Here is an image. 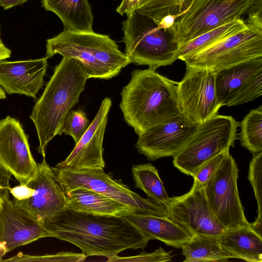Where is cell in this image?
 <instances>
[{"label": "cell", "mask_w": 262, "mask_h": 262, "mask_svg": "<svg viewBox=\"0 0 262 262\" xmlns=\"http://www.w3.org/2000/svg\"><path fill=\"white\" fill-rule=\"evenodd\" d=\"M177 18L176 15H168L164 17L159 23L158 27L165 30L169 28Z\"/></svg>", "instance_id": "74e56055"}, {"label": "cell", "mask_w": 262, "mask_h": 262, "mask_svg": "<svg viewBox=\"0 0 262 262\" xmlns=\"http://www.w3.org/2000/svg\"><path fill=\"white\" fill-rule=\"evenodd\" d=\"M11 173L0 161V204L6 195H9Z\"/></svg>", "instance_id": "e575fe53"}, {"label": "cell", "mask_w": 262, "mask_h": 262, "mask_svg": "<svg viewBox=\"0 0 262 262\" xmlns=\"http://www.w3.org/2000/svg\"><path fill=\"white\" fill-rule=\"evenodd\" d=\"M238 171L235 161L229 151L216 171L204 185L210 208L226 229L252 227L245 215L238 194Z\"/></svg>", "instance_id": "9c48e42d"}, {"label": "cell", "mask_w": 262, "mask_h": 262, "mask_svg": "<svg viewBox=\"0 0 262 262\" xmlns=\"http://www.w3.org/2000/svg\"><path fill=\"white\" fill-rule=\"evenodd\" d=\"M132 173L136 187L157 203L165 205L169 197L154 166L150 163L134 165Z\"/></svg>", "instance_id": "484cf974"}, {"label": "cell", "mask_w": 262, "mask_h": 262, "mask_svg": "<svg viewBox=\"0 0 262 262\" xmlns=\"http://www.w3.org/2000/svg\"><path fill=\"white\" fill-rule=\"evenodd\" d=\"M165 206L168 217L192 235L219 236L226 230L210 208L204 185L195 179L188 192L169 198Z\"/></svg>", "instance_id": "7c38bea8"}, {"label": "cell", "mask_w": 262, "mask_h": 262, "mask_svg": "<svg viewBox=\"0 0 262 262\" xmlns=\"http://www.w3.org/2000/svg\"><path fill=\"white\" fill-rule=\"evenodd\" d=\"M87 257L82 253L72 252H61L54 254L41 256H31L18 253L15 256L7 259H1L0 261H76L85 260Z\"/></svg>", "instance_id": "4dcf8cb0"}, {"label": "cell", "mask_w": 262, "mask_h": 262, "mask_svg": "<svg viewBox=\"0 0 262 262\" xmlns=\"http://www.w3.org/2000/svg\"><path fill=\"white\" fill-rule=\"evenodd\" d=\"M0 161L20 184H26L37 167L21 124L10 116L0 120Z\"/></svg>", "instance_id": "2e32d148"}, {"label": "cell", "mask_w": 262, "mask_h": 262, "mask_svg": "<svg viewBox=\"0 0 262 262\" xmlns=\"http://www.w3.org/2000/svg\"><path fill=\"white\" fill-rule=\"evenodd\" d=\"M110 98L102 101L98 112L90 126L67 158L56 167L67 169L103 170L105 162L102 156V144L112 106Z\"/></svg>", "instance_id": "ac0fdd59"}, {"label": "cell", "mask_w": 262, "mask_h": 262, "mask_svg": "<svg viewBox=\"0 0 262 262\" xmlns=\"http://www.w3.org/2000/svg\"><path fill=\"white\" fill-rule=\"evenodd\" d=\"M156 69L134 70L121 92L119 106L124 120L138 136L182 113L178 82L159 74Z\"/></svg>", "instance_id": "7a4b0ae2"}, {"label": "cell", "mask_w": 262, "mask_h": 262, "mask_svg": "<svg viewBox=\"0 0 262 262\" xmlns=\"http://www.w3.org/2000/svg\"><path fill=\"white\" fill-rule=\"evenodd\" d=\"M216 96L222 106L238 105L262 94V56L215 72Z\"/></svg>", "instance_id": "4fadbf2b"}, {"label": "cell", "mask_w": 262, "mask_h": 262, "mask_svg": "<svg viewBox=\"0 0 262 262\" xmlns=\"http://www.w3.org/2000/svg\"><path fill=\"white\" fill-rule=\"evenodd\" d=\"M239 123L230 116L217 114L199 124L183 147L173 156V164L192 176L206 161L234 146Z\"/></svg>", "instance_id": "8992f818"}, {"label": "cell", "mask_w": 262, "mask_h": 262, "mask_svg": "<svg viewBox=\"0 0 262 262\" xmlns=\"http://www.w3.org/2000/svg\"><path fill=\"white\" fill-rule=\"evenodd\" d=\"M91 123L82 110H71L67 115L60 130L59 135L71 136L75 143L79 141Z\"/></svg>", "instance_id": "f546056e"}, {"label": "cell", "mask_w": 262, "mask_h": 262, "mask_svg": "<svg viewBox=\"0 0 262 262\" xmlns=\"http://www.w3.org/2000/svg\"><path fill=\"white\" fill-rule=\"evenodd\" d=\"M143 0H122L116 9V11L121 15L130 14L136 10Z\"/></svg>", "instance_id": "8d00e7d4"}, {"label": "cell", "mask_w": 262, "mask_h": 262, "mask_svg": "<svg viewBox=\"0 0 262 262\" xmlns=\"http://www.w3.org/2000/svg\"><path fill=\"white\" fill-rule=\"evenodd\" d=\"M177 94L182 114L194 124L217 114L222 106L216 96L215 72L207 68L186 66L184 77L178 83Z\"/></svg>", "instance_id": "8fae6325"}, {"label": "cell", "mask_w": 262, "mask_h": 262, "mask_svg": "<svg viewBox=\"0 0 262 262\" xmlns=\"http://www.w3.org/2000/svg\"><path fill=\"white\" fill-rule=\"evenodd\" d=\"M52 237L42 223L6 195L0 204V260L15 248L41 238Z\"/></svg>", "instance_id": "e0dca14e"}, {"label": "cell", "mask_w": 262, "mask_h": 262, "mask_svg": "<svg viewBox=\"0 0 262 262\" xmlns=\"http://www.w3.org/2000/svg\"><path fill=\"white\" fill-rule=\"evenodd\" d=\"M46 11L56 14L64 30L93 31V15L88 0H41Z\"/></svg>", "instance_id": "603a6c76"}, {"label": "cell", "mask_w": 262, "mask_h": 262, "mask_svg": "<svg viewBox=\"0 0 262 262\" xmlns=\"http://www.w3.org/2000/svg\"><path fill=\"white\" fill-rule=\"evenodd\" d=\"M57 179L68 191L79 188L93 190L133 209L136 213L168 217L165 205L143 198L121 181L100 169H67L51 167Z\"/></svg>", "instance_id": "52a82bcc"}, {"label": "cell", "mask_w": 262, "mask_h": 262, "mask_svg": "<svg viewBox=\"0 0 262 262\" xmlns=\"http://www.w3.org/2000/svg\"><path fill=\"white\" fill-rule=\"evenodd\" d=\"M240 126L241 145L253 154L262 152V105L252 110Z\"/></svg>", "instance_id": "4316f807"}, {"label": "cell", "mask_w": 262, "mask_h": 262, "mask_svg": "<svg viewBox=\"0 0 262 262\" xmlns=\"http://www.w3.org/2000/svg\"><path fill=\"white\" fill-rule=\"evenodd\" d=\"M184 0H143L136 9L139 13L151 18L157 25L166 15L180 14Z\"/></svg>", "instance_id": "83f0119b"}, {"label": "cell", "mask_w": 262, "mask_h": 262, "mask_svg": "<svg viewBox=\"0 0 262 262\" xmlns=\"http://www.w3.org/2000/svg\"><path fill=\"white\" fill-rule=\"evenodd\" d=\"M11 51L5 45H0V61L6 59L10 57Z\"/></svg>", "instance_id": "ab89813d"}, {"label": "cell", "mask_w": 262, "mask_h": 262, "mask_svg": "<svg viewBox=\"0 0 262 262\" xmlns=\"http://www.w3.org/2000/svg\"><path fill=\"white\" fill-rule=\"evenodd\" d=\"M192 0H184L180 10V14L183 13L190 6Z\"/></svg>", "instance_id": "60d3db41"}, {"label": "cell", "mask_w": 262, "mask_h": 262, "mask_svg": "<svg viewBox=\"0 0 262 262\" xmlns=\"http://www.w3.org/2000/svg\"><path fill=\"white\" fill-rule=\"evenodd\" d=\"M247 14V25L262 30V0H255Z\"/></svg>", "instance_id": "836d02e7"}, {"label": "cell", "mask_w": 262, "mask_h": 262, "mask_svg": "<svg viewBox=\"0 0 262 262\" xmlns=\"http://www.w3.org/2000/svg\"><path fill=\"white\" fill-rule=\"evenodd\" d=\"M88 77L81 62L63 57L30 115L37 134L38 151L45 158L49 143L59 132L63 122L78 102Z\"/></svg>", "instance_id": "3957f363"}, {"label": "cell", "mask_w": 262, "mask_h": 262, "mask_svg": "<svg viewBox=\"0 0 262 262\" xmlns=\"http://www.w3.org/2000/svg\"><path fill=\"white\" fill-rule=\"evenodd\" d=\"M221 246L231 258L262 261V235L252 227L227 229L219 236Z\"/></svg>", "instance_id": "7402d4cb"}, {"label": "cell", "mask_w": 262, "mask_h": 262, "mask_svg": "<svg viewBox=\"0 0 262 262\" xmlns=\"http://www.w3.org/2000/svg\"><path fill=\"white\" fill-rule=\"evenodd\" d=\"M181 248L184 262L227 261L231 258L222 249L219 236L192 235Z\"/></svg>", "instance_id": "cb8c5ba5"}, {"label": "cell", "mask_w": 262, "mask_h": 262, "mask_svg": "<svg viewBox=\"0 0 262 262\" xmlns=\"http://www.w3.org/2000/svg\"><path fill=\"white\" fill-rule=\"evenodd\" d=\"M0 45H4V43H3L2 38H1V32H0Z\"/></svg>", "instance_id": "7bdbcfd3"}, {"label": "cell", "mask_w": 262, "mask_h": 262, "mask_svg": "<svg viewBox=\"0 0 262 262\" xmlns=\"http://www.w3.org/2000/svg\"><path fill=\"white\" fill-rule=\"evenodd\" d=\"M171 252H166L162 248L155 250L151 253L143 252L139 255L129 257H119L117 255L107 258V261H141V262H160L171 260Z\"/></svg>", "instance_id": "1f68e13d"}, {"label": "cell", "mask_w": 262, "mask_h": 262, "mask_svg": "<svg viewBox=\"0 0 262 262\" xmlns=\"http://www.w3.org/2000/svg\"><path fill=\"white\" fill-rule=\"evenodd\" d=\"M229 149H227L204 162L192 176L203 185L217 169Z\"/></svg>", "instance_id": "d6a6232c"}, {"label": "cell", "mask_w": 262, "mask_h": 262, "mask_svg": "<svg viewBox=\"0 0 262 262\" xmlns=\"http://www.w3.org/2000/svg\"><path fill=\"white\" fill-rule=\"evenodd\" d=\"M255 0H192L166 29L179 46L247 14Z\"/></svg>", "instance_id": "ba28073f"}, {"label": "cell", "mask_w": 262, "mask_h": 262, "mask_svg": "<svg viewBox=\"0 0 262 262\" xmlns=\"http://www.w3.org/2000/svg\"><path fill=\"white\" fill-rule=\"evenodd\" d=\"M248 180L253 188L258 206L257 217L251 226L262 235V152L253 154L249 165Z\"/></svg>", "instance_id": "f1b7e54d"}, {"label": "cell", "mask_w": 262, "mask_h": 262, "mask_svg": "<svg viewBox=\"0 0 262 262\" xmlns=\"http://www.w3.org/2000/svg\"><path fill=\"white\" fill-rule=\"evenodd\" d=\"M28 0H0V6L4 10L9 9L12 7L22 4Z\"/></svg>", "instance_id": "f35d334b"}, {"label": "cell", "mask_w": 262, "mask_h": 262, "mask_svg": "<svg viewBox=\"0 0 262 262\" xmlns=\"http://www.w3.org/2000/svg\"><path fill=\"white\" fill-rule=\"evenodd\" d=\"M199 125L189 121L181 113L139 135L135 146L139 153L150 161L173 157L186 144Z\"/></svg>", "instance_id": "9a60e30c"}, {"label": "cell", "mask_w": 262, "mask_h": 262, "mask_svg": "<svg viewBox=\"0 0 262 262\" xmlns=\"http://www.w3.org/2000/svg\"><path fill=\"white\" fill-rule=\"evenodd\" d=\"M66 192V208L82 213L116 217L136 213L127 206L88 189L79 188Z\"/></svg>", "instance_id": "44dd1931"}, {"label": "cell", "mask_w": 262, "mask_h": 262, "mask_svg": "<svg viewBox=\"0 0 262 262\" xmlns=\"http://www.w3.org/2000/svg\"><path fill=\"white\" fill-rule=\"evenodd\" d=\"M151 239H158L177 248L187 242L192 234L185 228L167 217L135 213L122 216Z\"/></svg>", "instance_id": "ffe728a7"}, {"label": "cell", "mask_w": 262, "mask_h": 262, "mask_svg": "<svg viewBox=\"0 0 262 262\" xmlns=\"http://www.w3.org/2000/svg\"><path fill=\"white\" fill-rule=\"evenodd\" d=\"M247 26L245 29L181 60L186 66L215 72L262 56V30Z\"/></svg>", "instance_id": "30bf717a"}, {"label": "cell", "mask_w": 262, "mask_h": 262, "mask_svg": "<svg viewBox=\"0 0 262 262\" xmlns=\"http://www.w3.org/2000/svg\"><path fill=\"white\" fill-rule=\"evenodd\" d=\"M6 94L3 89L0 86V99L6 98Z\"/></svg>", "instance_id": "b9f144b4"}, {"label": "cell", "mask_w": 262, "mask_h": 262, "mask_svg": "<svg viewBox=\"0 0 262 262\" xmlns=\"http://www.w3.org/2000/svg\"><path fill=\"white\" fill-rule=\"evenodd\" d=\"M122 22L125 54L130 63L156 69L178 59L179 46L170 33L136 10Z\"/></svg>", "instance_id": "5b68a950"}, {"label": "cell", "mask_w": 262, "mask_h": 262, "mask_svg": "<svg viewBox=\"0 0 262 262\" xmlns=\"http://www.w3.org/2000/svg\"><path fill=\"white\" fill-rule=\"evenodd\" d=\"M247 27L242 18L228 22L179 46V59L194 54Z\"/></svg>", "instance_id": "d4e9b609"}, {"label": "cell", "mask_w": 262, "mask_h": 262, "mask_svg": "<svg viewBox=\"0 0 262 262\" xmlns=\"http://www.w3.org/2000/svg\"><path fill=\"white\" fill-rule=\"evenodd\" d=\"M52 237L70 243L86 257L144 249L150 239L122 217L93 215L65 208L41 222Z\"/></svg>", "instance_id": "6da1fadb"}, {"label": "cell", "mask_w": 262, "mask_h": 262, "mask_svg": "<svg viewBox=\"0 0 262 262\" xmlns=\"http://www.w3.org/2000/svg\"><path fill=\"white\" fill-rule=\"evenodd\" d=\"M48 59L0 61V86L9 94L36 98L44 83Z\"/></svg>", "instance_id": "d6986e66"}, {"label": "cell", "mask_w": 262, "mask_h": 262, "mask_svg": "<svg viewBox=\"0 0 262 262\" xmlns=\"http://www.w3.org/2000/svg\"><path fill=\"white\" fill-rule=\"evenodd\" d=\"M34 192V190L26 184H20L11 188L9 193L17 200H23L31 197Z\"/></svg>", "instance_id": "d590c367"}, {"label": "cell", "mask_w": 262, "mask_h": 262, "mask_svg": "<svg viewBox=\"0 0 262 262\" xmlns=\"http://www.w3.org/2000/svg\"><path fill=\"white\" fill-rule=\"evenodd\" d=\"M55 54L79 61L89 79H110L130 63L113 39L93 31L64 30L48 39L46 57L51 58Z\"/></svg>", "instance_id": "277c9868"}, {"label": "cell", "mask_w": 262, "mask_h": 262, "mask_svg": "<svg viewBox=\"0 0 262 262\" xmlns=\"http://www.w3.org/2000/svg\"><path fill=\"white\" fill-rule=\"evenodd\" d=\"M34 190L30 198L13 202L32 217L41 222L66 208V192L45 158L26 184Z\"/></svg>", "instance_id": "5bb4252c"}]
</instances>
